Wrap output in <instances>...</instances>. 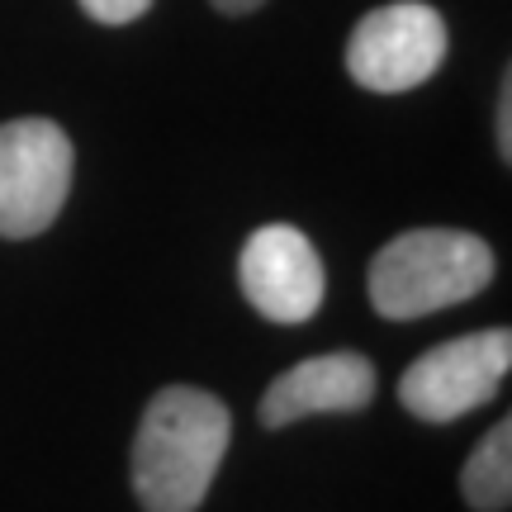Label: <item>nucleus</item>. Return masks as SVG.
I'll use <instances>...</instances> for the list:
<instances>
[{
  "label": "nucleus",
  "mask_w": 512,
  "mask_h": 512,
  "mask_svg": "<svg viewBox=\"0 0 512 512\" xmlns=\"http://www.w3.org/2000/svg\"><path fill=\"white\" fill-rule=\"evenodd\" d=\"M512 366V332L484 328L422 351L399 380V403L418 422H456L494 399Z\"/></svg>",
  "instance_id": "20e7f679"
},
{
  "label": "nucleus",
  "mask_w": 512,
  "mask_h": 512,
  "mask_svg": "<svg viewBox=\"0 0 512 512\" xmlns=\"http://www.w3.org/2000/svg\"><path fill=\"white\" fill-rule=\"evenodd\" d=\"M498 157L512 162V72H503L498 86Z\"/></svg>",
  "instance_id": "9d476101"
},
{
  "label": "nucleus",
  "mask_w": 512,
  "mask_h": 512,
  "mask_svg": "<svg viewBox=\"0 0 512 512\" xmlns=\"http://www.w3.org/2000/svg\"><path fill=\"white\" fill-rule=\"evenodd\" d=\"M460 494L475 512H508L512 503V422L498 418L479 441L465 470H460Z\"/></svg>",
  "instance_id": "6e6552de"
},
{
  "label": "nucleus",
  "mask_w": 512,
  "mask_h": 512,
  "mask_svg": "<svg viewBox=\"0 0 512 512\" xmlns=\"http://www.w3.org/2000/svg\"><path fill=\"white\" fill-rule=\"evenodd\" d=\"M494 247L460 228H413L370 261V309L408 323L475 299L494 280Z\"/></svg>",
  "instance_id": "f03ea898"
},
{
  "label": "nucleus",
  "mask_w": 512,
  "mask_h": 512,
  "mask_svg": "<svg viewBox=\"0 0 512 512\" xmlns=\"http://www.w3.org/2000/svg\"><path fill=\"white\" fill-rule=\"evenodd\" d=\"M219 15H252V10H261L266 0H209Z\"/></svg>",
  "instance_id": "9b49d317"
},
{
  "label": "nucleus",
  "mask_w": 512,
  "mask_h": 512,
  "mask_svg": "<svg viewBox=\"0 0 512 512\" xmlns=\"http://www.w3.org/2000/svg\"><path fill=\"white\" fill-rule=\"evenodd\" d=\"M375 399V366L361 351H328V356H309L275 375L261 394L256 418L261 427H290V422L318 418V413H361Z\"/></svg>",
  "instance_id": "0eeeda50"
},
{
  "label": "nucleus",
  "mask_w": 512,
  "mask_h": 512,
  "mask_svg": "<svg viewBox=\"0 0 512 512\" xmlns=\"http://www.w3.org/2000/svg\"><path fill=\"white\" fill-rule=\"evenodd\" d=\"M72 138L53 119L0 124V238H38L72 190Z\"/></svg>",
  "instance_id": "7ed1b4c3"
},
{
  "label": "nucleus",
  "mask_w": 512,
  "mask_h": 512,
  "mask_svg": "<svg viewBox=\"0 0 512 512\" xmlns=\"http://www.w3.org/2000/svg\"><path fill=\"white\" fill-rule=\"evenodd\" d=\"M238 285L261 318H271L280 328H294V323H309L318 313L323 290H328V271H323L318 247L299 228L266 223L242 247Z\"/></svg>",
  "instance_id": "423d86ee"
},
{
  "label": "nucleus",
  "mask_w": 512,
  "mask_h": 512,
  "mask_svg": "<svg viewBox=\"0 0 512 512\" xmlns=\"http://www.w3.org/2000/svg\"><path fill=\"white\" fill-rule=\"evenodd\" d=\"M233 441V413L219 394L166 384L147 399L133 437V498L143 512H200Z\"/></svg>",
  "instance_id": "f257e3e1"
},
{
  "label": "nucleus",
  "mask_w": 512,
  "mask_h": 512,
  "mask_svg": "<svg viewBox=\"0 0 512 512\" xmlns=\"http://www.w3.org/2000/svg\"><path fill=\"white\" fill-rule=\"evenodd\" d=\"M446 62V19L422 0L370 10L347 38V72L375 95H403L432 81Z\"/></svg>",
  "instance_id": "39448f33"
},
{
  "label": "nucleus",
  "mask_w": 512,
  "mask_h": 512,
  "mask_svg": "<svg viewBox=\"0 0 512 512\" xmlns=\"http://www.w3.org/2000/svg\"><path fill=\"white\" fill-rule=\"evenodd\" d=\"M81 10L95 19V24H133L152 10V0H81Z\"/></svg>",
  "instance_id": "1a4fd4ad"
}]
</instances>
